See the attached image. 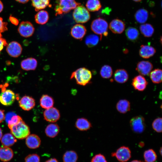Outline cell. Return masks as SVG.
<instances>
[{
	"label": "cell",
	"mask_w": 162,
	"mask_h": 162,
	"mask_svg": "<svg viewBox=\"0 0 162 162\" xmlns=\"http://www.w3.org/2000/svg\"><path fill=\"white\" fill-rule=\"evenodd\" d=\"M92 77L91 71L85 68H80L71 74L70 79H74L78 84L85 86L90 83Z\"/></svg>",
	"instance_id": "obj_1"
},
{
	"label": "cell",
	"mask_w": 162,
	"mask_h": 162,
	"mask_svg": "<svg viewBox=\"0 0 162 162\" xmlns=\"http://www.w3.org/2000/svg\"><path fill=\"white\" fill-rule=\"evenodd\" d=\"M56 3L55 10L56 16L68 13L80 4L75 0H56Z\"/></svg>",
	"instance_id": "obj_2"
},
{
	"label": "cell",
	"mask_w": 162,
	"mask_h": 162,
	"mask_svg": "<svg viewBox=\"0 0 162 162\" xmlns=\"http://www.w3.org/2000/svg\"><path fill=\"white\" fill-rule=\"evenodd\" d=\"M10 129L12 135L19 139L26 138L30 133L28 126L22 120L11 127Z\"/></svg>",
	"instance_id": "obj_3"
},
{
	"label": "cell",
	"mask_w": 162,
	"mask_h": 162,
	"mask_svg": "<svg viewBox=\"0 0 162 162\" xmlns=\"http://www.w3.org/2000/svg\"><path fill=\"white\" fill-rule=\"evenodd\" d=\"M108 27L107 22L104 20L100 18L94 20L91 25L92 30L96 34L100 35V39H101L103 35L104 36H107Z\"/></svg>",
	"instance_id": "obj_4"
},
{
	"label": "cell",
	"mask_w": 162,
	"mask_h": 162,
	"mask_svg": "<svg viewBox=\"0 0 162 162\" xmlns=\"http://www.w3.org/2000/svg\"><path fill=\"white\" fill-rule=\"evenodd\" d=\"M73 15L74 20L77 23H85L88 21L90 18L88 10L82 5H79L74 9Z\"/></svg>",
	"instance_id": "obj_5"
},
{
	"label": "cell",
	"mask_w": 162,
	"mask_h": 162,
	"mask_svg": "<svg viewBox=\"0 0 162 162\" xmlns=\"http://www.w3.org/2000/svg\"><path fill=\"white\" fill-rule=\"evenodd\" d=\"M130 125L133 131L137 134H141L146 129V125L144 118L141 116L132 118L130 120Z\"/></svg>",
	"instance_id": "obj_6"
},
{
	"label": "cell",
	"mask_w": 162,
	"mask_h": 162,
	"mask_svg": "<svg viewBox=\"0 0 162 162\" xmlns=\"http://www.w3.org/2000/svg\"><path fill=\"white\" fill-rule=\"evenodd\" d=\"M112 157H115L117 159L121 162H126L131 157V152L128 147L122 146L118 148L115 152L111 154Z\"/></svg>",
	"instance_id": "obj_7"
},
{
	"label": "cell",
	"mask_w": 162,
	"mask_h": 162,
	"mask_svg": "<svg viewBox=\"0 0 162 162\" xmlns=\"http://www.w3.org/2000/svg\"><path fill=\"white\" fill-rule=\"evenodd\" d=\"M18 30L21 36L28 38L32 35L34 31V28L30 22L22 21L20 24Z\"/></svg>",
	"instance_id": "obj_8"
},
{
	"label": "cell",
	"mask_w": 162,
	"mask_h": 162,
	"mask_svg": "<svg viewBox=\"0 0 162 162\" xmlns=\"http://www.w3.org/2000/svg\"><path fill=\"white\" fill-rule=\"evenodd\" d=\"M43 116L45 120L52 123L57 121L60 117L59 110L53 107L46 109L44 112Z\"/></svg>",
	"instance_id": "obj_9"
},
{
	"label": "cell",
	"mask_w": 162,
	"mask_h": 162,
	"mask_svg": "<svg viewBox=\"0 0 162 162\" xmlns=\"http://www.w3.org/2000/svg\"><path fill=\"white\" fill-rule=\"evenodd\" d=\"M16 98L15 93L10 89L3 90L0 95V102L5 106L12 104Z\"/></svg>",
	"instance_id": "obj_10"
},
{
	"label": "cell",
	"mask_w": 162,
	"mask_h": 162,
	"mask_svg": "<svg viewBox=\"0 0 162 162\" xmlns=\"http://www.w3.org/2000/svg\"><path fill=\"white\" fill-rule=\"evenodd\" d=\"M22 51V48L21 45L16 41H12L7 46L6 51L8 54L12 57H18L21 55Z\"/></svg>",
	"instance_id": "obj_11"
},
{
	"label": "cell",
	"mask_w": 162,
	"mask_h": 162,
	"mask_svg": "<svg viewBox=\"0 0 162 162\" xmlns=\"http://www.w3.org/2000/svg\"><path fill=\"white\" fill-rule=\"evenodd\" d=\"M153 68V65L151 62L142 61L137 63L136 70L142 76H148L150 74Z\"/></svg>",
	"instance_id": "obj_12"
},
{
	"label": "cell",
	"mask_w": 162,
	"mask_h": 162,
	"mask_svg": "<svg viewBox=\"0 0 162 162\" xmlns=\"http://www.w3.org/2000/svg\"><path fill=\"white\" fill-rule=\"evenodd\" d=\"M131 84L135 89L143 91L146 89L148 82L144 76L139 75L136 76L132 79Z\"/></svg>",
	"instance_id": "obj_13"
},
{
	"label": "cell",
	"mask_w": 162,
	"mask_h": 162,
	"mask_svg": "<svg viewBox=\"0 0 162 162\" xmlns=\"http://www.w3.org/2000/svg\"><path fill=\"white\" fill-rule=\"evenodd\" d=\"M86 29L85 26L80 24L74 25L71 29L70 33L74 38L81 40L85 35Z\"/></svg>",
	"instance_id": "obj_14"
},
{
	"label": "cell",
	"mask_w": 162,
	"mask_h": 162,
	"mask_svg": "<svg viewBox=\"0 0 162 162\" xmlns=\"http://www.w3.org/2000/svg\"><path fill=\"white\" fill-rule=\"evenodd\" d=\"M35 100L32 97L28 96L23 97L19 101V104L23 110L29 111L34 107Z\"/></svg>",
	"instance_id": "obj_15"
},
{
	"label": "cell",
	"mask_w": 162,
	"mask_h": 162,
	"mask_svg": "<svg viewBox=\"0 0 162 162\" xmlns=\"http://www.w3.org/2000/svg\"><path fill=\"white\" fill-rule=\"evenodd\" d=\"M125 24L122 20L115 19L112 20L109 25V28L114 33L120 34L122 33L125 29Z\"/></svg>",
	"instance_id": "obj_16"
},
{
	"label": "cell",
	"mask_w": 162,
	"mask_h": 162,
	"mask_svg": "<svg viewBox=\"0 0 162 162\" xmlns=\"http://www.w3.org/2000/svg\"><path fill=\"white\" fill-rule=\"evenodd\" d=\"M26 143L28 148L36 149L40 146L41 144V140L38 135L32 134L29 135L26 138Z\"/></svg>",
	"instance_id": "obj_17"
},
{
	"label": "cell",
	"mask_w": 162,
	"mask_h": 162,
	"mask_svg": "<svg viewBox=\"0 0 162 162\" xmlns=\"http://www.w3.org/2000/svg\"><path fill=\"white\" fill-rule=\"evenodd\" d=\"M156 50L153 46L142 45L140 46L139 51L140 56L144 58H148L152 56L155 53Z\"/></svg>",
	"instance_id": "obj_18"
},
{
	"label": "cell",
	"mask_w": 162,
	"mask_h": 162,
	"mask_svg": "<svg viewBox=\"0 0 162 162\" xmlns=\"http://www.w3.org/2000/svg\"><path fill=\"white\" fill-rule=\"evenodd\" d=\"M14 156L12 150L9 147L3 146L0 147V160L4 162L11 160Z\"/></svg>",
	"instance_id": "obj_19"
},
{
	"label": "cell",
	"mask_w": 162,
	"mask_h": 162,
	"mask_svg": "<svg viewBox=\"0 0 162 162\" xmlns=\"http://www.w3.org/2000/svg\"><path fill=\"white\" fill-rule=\"evenodd\" d=\"M114 78L116 82L120 83H123L128 81L129 75L126 70L123 69H119L115 71Z\"/></svg>",
	"instance_id": "obj_20"
},
{
	"label": "cell",
	"mask_w": 162,
	"mask_h": 162,
	"mask_svg": "<svg viewBox=\"0 0 162 162\" xmlns=\"http://www.w3.org/2000/svg\"><path fill=\"white\" fill-rule=\"evenodd\" d=\"M37 66V61L34 58H29L22 60L21 63V68L26 70H34Z\"/></svg>",
	"instance_id": "obj_21"
},
{
	"label": "cell",
	"mask_w": 162,
	"mask_h": 162,
	"mask_svg": "<svg viewBox=\"0 0 162 162\" xmlns=\"http://www.w3.org/2000/svg\"><path fill=\"white\" fill-rule=\"evenodd\" d=\"M76 127L80 131H86L92 127L90 122L86 118H78L75 122Z\"/></svg>",
	"instance_id": "obj_22"
},
{
	"label": "cell",
	"mask_w": 162,
	"mask_h": 162,
	"mask_svg": "<svg viewBox=\"0 0 162 162\" xmlns=\"http://www.w3.org/2000/svg\"><path fill=\"white\" fill-rule=\"evenodd\" d=\"M60 128L56 124L52 123L48 124L45 129L46 135L50 138H54L56 136L59 132Z\"/></svg>",
	"instance_id": "obj_23"
},
{
	"label": "cell",
	"mask_w": 162,
	"mask_h": 162,
	"mask_svg": "<svg viewBox=\"0 0 162 162\" xmlns=\"http://www.w3.org/2000/svg\"><path fill=\"white\" fill-rule=\"evenodd\" d=\"M116 108L120 113H125L130 110V103L126 99L120 100L116 104Z\"/></svg>",
	"instance_id": "obj_24"
},
{
	"label": "cell",
	"mask_w": 162,
	"mask_h": 162,
	"mask_svg": "<svg viewBox=\"0 0 162 162\" xmlns=\"http://www.w3.org/2000/svg\"><path fill=\"white\" fill-rule=\"evenodd\" d=\"M40 103L42 108L46 109L53 106L54 100L51 96L47 94H44L40 99Z\"/></svg>",
	"instance_id": "obj_25"
},
{
	"label": "cell",
	"mask_w": 162,
	"mask_h": 162,
	"mask_svg": "<svg viewBox=\"0 0 162 162\" xmlns=\"http://www.w3.org/2000/svg\"><path fill=\"white\" fill-rule=\"evenodd\" d=\"M49 18L48 12L44 10H41L38 12L35 16L36 22L38 24L43 25L46 23Z\"/></svg>",
	"instance_id": "obj_26"
},
{
	"label": "cell",
	"mask_w": 162,
	"mask_h": 162,
	"mask_svg": "<svg viewBox=\"0 0 162 162\" xmlns=\"http://www.w3.org/2000/svg\"><path fill=\"white\" fill-rule=\"evenodd\" d=\"M148 16V11L146 10L141 9L136 12L135 15V17L137 22L143 24L147 21Z\"/></svg>",
	"instance_id": "obj_27"
},
{
	"label": "cell",
	"mask_w": 162,
	"mask_h": 162,
	"mask_svg": "<svg viewBox=\"0 0 162 162\" xmlns=\"http://www.w3.org/2000/svg\"><path fill=\"white\" fill-rule=\"evenodd\" d=\"M125 34L127 39L132 42H135L138 39L139 33L137 29L134 27L128 28L125 31Z\"/></svg>",
	"instance_id": "obj_28"
},
{
	"label": "cell",
	"mask_w": 162,
	"mask_h": 162,
	"mask_svg": "<svg viewBox=\"0 0 162 162\" xmlns=\"http://www.w3.org/2000/svg\"><path fill=\"white\" fill-rule=\"evenodd\" d=\"M1 139V142L3 146L9 147L13 146L17 141L14 136L10 133L4 134Z\"/></svg>",
	"instance_id": "obj_29"
},
{
	"label": "cell",
	"mask_w": 162,
	"mask_h": 162,
	"mask_svg": "<svg viewBox=\"0 0 162 162\" xmlns=\"http://www.w3.org/2000/svg\"><path fill=\"white\" fill-rule=\"evenodd\" d=\"M141 34L145 37H150L152 36L154 32L152 26L148 23L142 24L140 27Z\"/></svg>",
	"instance_id": "obj_30"
},
{
	"label": "cell",
	"mask_w": 162,
	"mask_h": 162,
	"mask_svg": "<svg viewBox=\"0 0 162 162\" xmlns=\"http://www.w3.org/2000/svg\"><path fill=\"white\" fill-rule=\"evenodd\" d=\"M78 159L77 153L74 150L66 151L63 154L62 157L63 162H76Z\"/></svg>",
	"instance_id": "obj_31"
},
{
	"label": "cell",
	"mask_w": 162,
	"mask_h": 162,
	"mask_svg": "<svg viewBox=\"0 0 162 162\" xmlns=\"http://www.w3.org/2000/svg\"><path fill=\"white\" fill-rule=\"evenodd\" d=\"M162 70L160 69H156L150 72V77L153 83L158 84L162 82Z\"/></svg>",
	"instance_id": "obj_32"
},
{
	"label": "cell",
	"mask_w": 162,
	"mask_h": 162,
	"mask_svg": "<svg viewBox=\"0 0 162 162\" xmlns=\"http://www.w3.org/2000/svg\"><path fill=\"white\" fill-rule=\"evenodd\" d=\"M32 5L36 11L44 9L49 5L50 0H31Z\"/></svg>",
	"instance_id": "obj_33"
},
{
	"label": "cell",
	"mask_w": 162,
	"mask_h": 162,
	"mask_svg": "<svg viewBox=\"0 0 162 162\" xmlns=\"http://www.w3.org/2000/svg\"><path fill=\"white\" fill-rule=\"evenodd\" d=\"M100 39V38L97 35L91 34L86 37L85 43L88 47H92L97 45Z\"/></svg>",
	"instance_id": "obj_34"
},
{
	"label": "cell",
	"mask_w": 162,
	"mask_h": 162,
	"mask_svg": "<svg viewBox=\"0 0 162 162\" xmlns=\"http://www.w3.org/2000/svg\"><path fill=\"white\" fill-rule=\"evenodd\" d=\"M86 6L88 10L91 11L98 10L101 7L100 2L99 0H88Z\"/></svg>",
	"instance_id": "obj_35"
},
{
	"label": "cell",
	"mask_w": 162,
	"mask_h": 162,
	"mask_svg": "<svg viewBox=\"0 0 162 162\" xmlns=\"http://www.w3.org/2000/svg\"><path fill=\"white\" fill-rule=\"evenodd\" d=\"M144 158L146 162H154L157 160V155L152 149L146 150L144 153Z\"/></svg>",
	"instance_id": "obj_36"
},
{
	"label": "cell",
	"mask_w": 162,
	"mask_h": 162,
	"mask_svg": "<svg viewBox=\"0 0 162 162\" xmlns=\"http://www.w3.org/2000/svg\"><path fill=\"white\" fill-rule=\"evenodd\" d=\"M113 74L112 69L111 67L108 65L103 66L100 71V74L101 76L105 79L110 78Z\"/></svg>",
	"instance_id": "obj_37"
},
{
	"label": "cell",
	"mask_w": 162,
	"mask_h": 162,
	"mask_svg": "<svg viewBox=\"0 0 162 162\" xmlns=\"http://www.w3.org/2000/svg\"><path fill=\"white\" fill-rule=\"evenodd\" d=\"M162 119L161 117H158L155 119L152 123L153 129L158 133L162 132Z\"/></svg>",
	"instance_id": "obj_38"
},
{
	"label": "cell",
	"mask_w": 162,
	"mask_h": 162,
	"mask_svg": "<svg viewBox=\"0 0 162 162\" xmlns=\"http://www.w3.org/2000/svg\"><path fill=\"white\" fill-rule=\"evenodd\" d=\"M25 162H40L39 156L36 154H30L26 156L25 159Z\"/></svg>",
	"instance_id": "obj_39"
},
{
	"label": "cell",
	"mask_w": 162,
	"mask_h": 162,
	"mask_svg": "<svg viewBox=\"0 0 162 162\" xmlns=\"http://www.w3.org/2000/svg\"><path fill=\"white\" fill-rule=\"evenodd\" d=\"M22 120V118L16 114L13 116L8 123V126L10 128L12 126L15 125Z\"/></svg>",
	"instance_id": "obj_40"
},
{
	"label": "cell",
	"mask_w": 162,
	"mask_h": 162,
	"mask_svg": "<svg viewBox=\"0 0 162 162\" xmlns=\"http://www.w3.org/2000/svg\"><path fill=\"white\" fill-rule=\"evenodd\" d=\"M91 162H107L105 156L101 154L94 155L92 159Z\"/></svg>",
	"instance_id": "obj_41"
},
{
	"label": "cell",
	"mask_w": 162,
	"mask_h": 162,
	"mask_svg": "<svg viewBox=\"0 0 162 162\" xmlns=\"http://www.w3.org/2000/svg\"><path fill=\"white\" fill-rule=\"evenodd\" d=\"M7 23L3 22L2 18L0 17V33L7 30Z\"/></svg>",
	"instance_id": "obj_42"
},
{
	"label": "cell",
	"mask_w": 162,
	"mask_h": 162,
	"mask_svg": "<svg viewBox=\"0 0 162 162\" xmlns=\"http://www.w3.org/2000/svg\"><path fill=\"white\" fill-rule=\"evenodd\" d=\"M8 45L6 40L2 38L1 33H0V52L4 46Z\"/></svg>",
	"instance_id": "obj_43"
},
{
	"label": "cell",
	"mask_w": 162,
	"mask_h": 162,
	"mask_svg": "<svg viewBox=\"0 0 162 162\" xmlns=\"http://www.w3.org/2000/svg\"><path fill=\"white\" fill-rule=\"evenodd\" d=\"M16 114V113L12 112H10L7 113L5 117V120L7 123H8L10 121L11 118L13 116Z\"/></svg>",
	"instance_id": "obj_44"
},
{
	"label": "cell",
	"mask_w": 162,
	"mask_h": 162,
	"mask_svg": "<svg viewBox=\"0 0 162 162\" xmlns=\"http://www.w3.org/2000/svg\"><path fill=\"white\" fill-rule=\"evenodd\" d=\"M4 110L0 109V123L5 119V116Z\"/></svg>",
	"instance_id": "obj_45"
},
{
	"label": "cell",
	"mask_w": 162,
	"mask_h": 162,
	"mask_svg": "<svg viewBox=\"0 0 162 162\" xmlns=\"http://www.w3.org/2000/svg\"><path fill=\"white\" fill-rule=\"evenodd\" d=\"M45 162H58V160L55 158H51Z\"/></svg>",
	"instance_id": "obj_46"
},
{
	"label": "cell",
	"mask_w": 162,
	"mask_h": 162,
	"mask_svg": "<svg viewBox=\"0 0 162 162\" xmlns=\"http://www.w3.org/2000/svg\"><path fill=\"white\" fill-rule=\"evenodd\" d=\"M19 2L22 3H26L29 0H15Z\"/></svg>",
	"instance_id": "obj_47"
},
{
	"label": "cell",
	"mask_w": 162,
	"mask_h": 162,
	"mask_svg": "<svg viewBox=\"0 0 162 162\" xmlns=\"http://www.w3.org/2000/svg\"><path fill=\"white\" fill-rule=\"evenodd\" d=\"M3 5L2 2L0 0V13L3 10Z\"/></svg>",
	"instance_id": "obj_48"
},
{
	"label": "cell",
	"mask_w": 162,
	"mask_h": 162,
	"mask_svg": "<svg viewBox=\"0 0 162 162\" xmlns=\"http://www.w3.org/2000/svg\"><path fill=\"white\" fill-rule=\"evenodd\" d=\"M144 145V143L143 142H140L139 144V146L141 147H143Z\"/></svg>",
	"instance_id": "obj_49"
},
{
	"label": "cell",
	"mask_w": 162,
	"mask_h": 162,
	"mask_svg": "<svg viewBox=\"0 0 162 162\" xmlns=\"http://www.w3.org/2000/svg\"><path fill=\"white\" fill-rule=\"evenodd\" d=\"M2 136V133L1 129L0 128V140H1Z\"/></svg>",
	"instance_id": "obj_50"
},
{
	"label": "cell",
	"mask_w": 162,
	"mask_h": 162,
	"mask_svg": "<svg viewBox=\"0 0 162 162\" xmlns=\"http://www.w3.org/2000/svg\"><path fill=\"white\" fill-rule=\"evenodd\" d=\"M130 162H144L142 161L141 160H132Z\"/></svg>",
	"instance_id": "obj_51"
},
{
	"label": "cell",
	"mask_w": 162,
	"mask_h": 162,
	"mask_svg": "<svg viewBox=\"0 0 162 162\" xmlns=\"http://www.w3.org/2000/svg\"><path fill=\"white\" fill-rule=\"evenodd\" d=\"M162 147H161L160 149V153L161 156H162Z\"/></svg>",
	"instance_id": "obj_52"
},
{
	"label": "cell",
	"mask_w": 162,
	"mask_h": 162,
	"mask_svg": "<svg viewBox=\"0 0 162 162\" xmlns=\"http://www.w3.org/2000/svg\"><path fill=\"white\" fill-rule=\"evenodd\" d=\"M136 2H139L141 1L142 0H133Z\"/></svg>",
	"instance_id": "obj_53"
}]
</instances>
